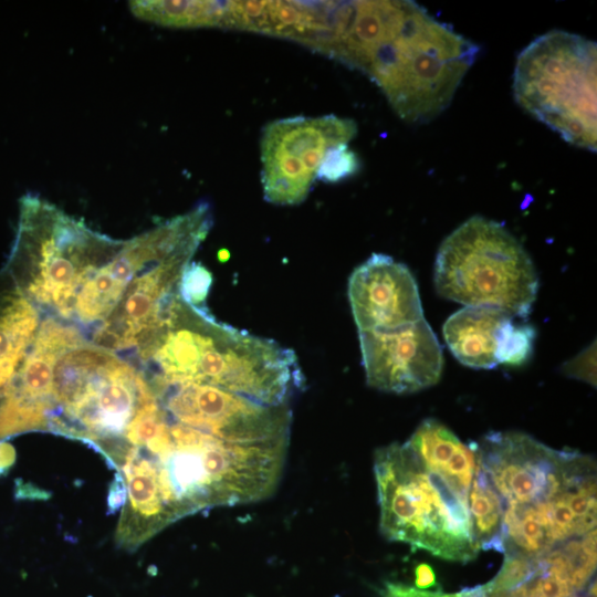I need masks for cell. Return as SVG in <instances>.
I'll return each mask as SVG.
<instances>
[{
    "label": "cell",
    "mask_w": 597,
    "mask_h": 597,
    "mask_svg": "<svg viewBox=\"0 0 597 597\" xmlns=\"http://www.w3.org/2000/svg\"><path fill=\"white\" fill-rule=\"evenodd\" d=\"M150 378L223 389L266 406H285L302 383L294 353L218 322L179 292L133 354Z\"/></svg>",
    "instance_id": "2"
},
{
    "label": "cell",
    "mask_w": 597,
    "mask_h": 597,
    "mask_svg": "<svg viewBox=\"0 0 597 597\" xmlns=\"http://www.w3.org/2000/svg\"><path fill=\"white\" fill-rule=\"evenodd\" d=\"M52 399L46 431L85 442L113 468L128 450L125 436L129 426L157 400L133 362L94 345L83 334L54 362Z\"/></svg>",
    "instance_id": "4"
},
{
    "label": "cell",
    "mask_w": 597,
    "mask_h": 597,
    "mask_svg": "<svg viewBox=\"0 0 597 597\" xmlns=\"http://www.w3.org/2000/svg\"><path fill=\"white\" fill-rule=\"evenodd\" d=\"M211 285V274L200 263L191 262L185 270L180 284L179 295L189 304L201 307Z\"/></svg>",
    "instance_id": "22"
},
{
    "label": "cell",
    "mask_w": 597,
    "mask_h": 597,
    "mask_svg": "<svg viewBox=\"0 0 597 597\" xmlns=\"http://www.w3.org/2000/svg\"><path fill=\"white\" fill-rule=\"evenodd\" d=\"M548 504H510L504 512V554L540 558L555 547Z\"/></svg>",
    "instance_id": "17"
},
{
    "label": "cell",
    "mask_w": 597,
    "mask_h": 597,
    "mask_svg": "<svg viewBox=\"0 0 597 597\" xmlns=\"http://www.w3.org/2000/svg\"><path fill=\"white\" fill-rule=\"evenodd\" d=\"M348 297L359 332L394 329L423 318L415 277L386 254L374 253L355 269Z\"/></svg>",
    "instance_id": "13"
},
{
    "label": "cell",
    "mask_w": 597,
    "mask_h": 597,
    "mask_svg": "<svg viewBox=\"0 0 597 597\" xmlns=\"http://www.w3.org/2000/svg\"><path fill=\"white\" fill-rule=\"evenodd\" d=\"M359 167L360 163L357 155L348 148L347 144H339L329 147L325 151L315 179L325 182H337L356 174Z\"/></svg>",
    "instance_id": "21"
},
{
    "label": "cell",
    "mask_w": 597,
    "mask_h": 597,
    "mask_svg": "<svg viewBox=\"0 0 597 597\" xmlns=\"http://www.w3.org/2000/svg\"><path fill=\"white\" fill-rule=\"evenodd\" d=\"M353 119L335 115L290 117L269 123L261 138L264 199L275 205L302 202L325 151L356 135Z\"/></svg>",
    "instance_id": "10"
},
{
    "label": "cell",
    "mask_w": 597,
    "mask_h": 597,
    "mask_svg": "<svg viewBox=\"0 0 597 597\" xmlns=\"http://www.w3.org/2000/svg\"><path fill=\"white\" fill-rule=\"evenodd\" d=\"M595 350L593 347L582 353L579 357L566 365V371L575 377L593 383L595 378Z\"/></svg>",
    "instance_id": "24"
},
{
    "label": "cell",
    "mask_w": 597,
    "mask_h": 597,
    "mask_svg": "<svg viewBox=\"0 0 597 597\" xmlns=\"http://www.w3.org/2000/svg\"><path fill=\"white\" fill-rule=\"evenodd\" d=\"M509 318V314L494 307L465 306L446 321L443 336L460 363L490 369L498 365V333Z\"/></svg>",
    "instance_id": "15"
},
{
    "label": "cell",
    "mask_w": 597,
    "mask_h": 597,
    "mask_svg": "<svg viewBox=\"0 0 597 597\" xmlns=\"http://www.w3.org/2000/svg\"><path fill=\"white\" fill-rule=\"evenodd\" d=\"M596 42L566 31L547 32L519 54L516 102L567 143L596 151Z\"/></svg>",
    "instance_id": "7"
},
{
    "label": "cell",
    "mask_w": 597,
    "mask_h": 597,
    "mask_svg": "<svg viewBox=\"0 0 597 597\" xmlns=\"http://www.w3.org/2000/svg\"><path fill=\"white\" fill-rule=\"evenodd\" d=\"M469 492V511L479 548L503 553L505 504L478 464Z\"/></svg>",
    "instance_id": "19"
},
{
    "label": "cell",
    "mask_w": 597,
    "mask_h": 597,
    "mask_svg": "<svg viewBox=\"0 0 597 597\" xmlns=\"http://www.w3.org/2000/svg\"><path fill=\"white\" fill-rule=\"evenodd\" d=\"M406 443L427 465L470 490L476 470V448L462 443L436 419L423 420Z\"/></svg>",
    "instance_id": "16"
},
{
    "label": "cell",
    "mask_w": 597,
    "mask_h": 597,
    "mask_svg": "<svg viewBox=\"0 0 597 597\" xmlns=\"http://www.w3.org/2000/svg\"><path fill=\"white\" fill-rule=\"evenodd\" d=\"M436 577L432 568L427 564H420L416 568V587L426 589L434 585Z\"/></svg>",
    "instance_id": "27"
},
{
    "label": "cell",
    "mask_w": 597,
    "mask_h": 597,
    "mask_svg": "<svg viewBox=\"0 0 597 597\" xmlns=\"http://www.w3.org/2000/svg\"><path fill=\"white\" fill-rule=\"evenodd\" d=\"M167 419L133 447L149 461L169 522L207 509L255 502L277 484L287 441L235 443Z\"/></svg>",
    "instance_id": "3"
},
{
    "label": "cell",
    "mask_w": 597,
    "mask_h": 597,
    "mask_svg": "<svg viewBox=\"0 0 597 597\" xmlns=\"http://www.w3.org/2000/svg\"><path fill=\"white\" fill-rule=\"evenodd\" d=\"M129 8L137 18L165 27L231 29V1L138 0Z\"/></svg>",
    "instance_id": "18"
},
{
    "label": "cell",
    "mask_w": 597,
    "mask_h": 597,
    "mask_svg": "<svg viewBox=\"0 0 597 597\" xmlns=\"http://www.w3.org/2000/svg\"><path fill=\"white\" fill-rule=\"evenodd\" d=\"M374 471L387 538L453 562L478 555L467 489L427 465L406 442L377 450Z\"/></svg>",
    "instance_id": "6"
},
{
    "label": "cell",
    "mask_w": 597,
    "mask_h": 597,
    "mask_svg": "<svg viewBox=\"0 0 597 597\" xmlns=\"http://www.w3.org/2000/svg\"><path fill=\"white\" fill-rule=\"evenodd\" d=\"M166 417L235 443L289 441L287 405L266 406L223 389L147 378Z\"/></svg>",
    "instance_id": "9"
},
{
    "label": "cell",
    "mask_w": 597,
    "mask_h": 597,
    "mask_svg": "<svg viewBox=\"0 0 597 597\" xmlns=\"http://www.w3.org/2000/svg\"><path fill=\"white\" fill-rule=\"evenodd\" d=\"M584 455L552 449L521 432H490L476 446V464L505 506L551 501Z\"/></svg>",
    "instance_id": "11"
},
{
    "label": "cell",
    "mask_w": 597,
    "mask_h": 597,
    "mask_svg": "<svg viewBox=\"0 0 597 597\" xmlns=\"http://www.w3.org/2000/svg\"><path fill=\"white\" fill-rule=\"evenodd\" d=\"M127 499V488L124 478L121 473H116L114 480L109 484L107 496V512L111 514L116 513L119 509H123Z\"/></svg>",
    "instance_id": "25"
},
{
    "label": "cell",
    "mask_w": 597,
    "mask_h": 597,
    "mask_svg": "<svg viewBox=\"0 0 597 597\" xmlns=\"http://www.w3.org/2000/svg\"><path fill=\"white\" fill-rule=\"evenodd\" d=\"M438 293L465 306L528 315L538 277L523 245L502 224L474 216L441 243L434 263Z\"/></svg>",
    "instance_id": "8"
},
{
    "label": "cell",
    "mask_w": 597,
    "mask_h": 597,
    "mask_svg": "<svg viewBox=\"0 0 597 597\" xmlns=\"http://www.w3.org/2000/svg\"><path fill=\"white\" fill-rule=\"evenodd\" d=\"M123 244L27 193L19 201L15 238L3 272L40 314L67 322L80 289Z\"/></svg>",
    "instance_id": "5"
},
{
    "label": "cell",
    "mask_w": 597,
    "mask_h": 597,
    "mask_svg": "<svg viewBox=\"0 0 597 597\" xmlns=\"http://www.w3.org/2000/svg\"><path fill=\"white\" fill-rule=\"evenodd\" d=\"M367 384L383 391L415 392L438 383L442 349L427 321L385 331L359 332Z\"/></svg>",
    "instance_id": "12"
},
{
    "label": "cell",
    "mask_w": 597,
    "mask_h": 597,
    "mask_svg": "<svg viewBox=\"0 0 597 597\" xmlns=\"http://www.w3.org/2000/svg\"><path fill=\"white\" fill-rule=\"evenodd\" d=\"M41 322L39 310L0 273V405Z\"/></svg>",
    "instance_id": "14"
},
{
    "label": "cell",
    "mask_w": 597,
    "mask_h": 597,
    "mask_svg": "<svg viewBox=\"0 0 597 597\" xmlns=\"http://www.w3.org/2000/svg\"><path fill=\"white\" fill-rule=\"evenodd\" d=\"M383 597H462L458 594H444L440 591H429L417 587L406 586L402 584L388 583L385 585Z\"/></svg>",
    "instance_id": "23"
},
{
    "label": "cell",
    "mask_w": 597,
    "mask_h": 597,
    "mask_svg": "<svg viewBox=\"0 0 597 597\" xmlns=\"http://www.w3.org/2000/svg\"><path fill=\"white\" fill-rule=\"evenodd\" d=\"M534 337L535 332L531 325H515L509 318L498 333V364L522 365L531 356Z\"/></svg>",
    "instance_id": "20"
},
{
    "label": "cell",
    "mask_w": 597,
    "mask_h": 597,
    "mask_svg": "<svg viewBox=\"0 0 597 597\" xmlns=\"http://www.w3.org/2000/svg\"><path fill=\"white\" fill-rule=\"evenodd\" d=\"M15 462V450L11 443L0 441V476L8 473Z\"/></svg>",
    "instance_id": "26"
},
{
    "label": "cell",
    "mask_w": 597,
    "mask_h": 597,
    "mask_svg": "<svg viewBox=\"0 0 597 597\" xmlns=\"http://www.w3.org/2000/svg\"><path fill=\"white\" fill-rule=\"evenodd\" d=\"M479 52L413 1H334L323 54L374 81L401 119L444 111Z\"/></svg>",
    "instance_id": "1"
}]
</instances>
